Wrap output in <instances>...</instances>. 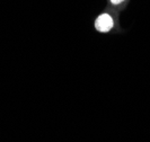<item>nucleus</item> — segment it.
Returning a JSON list of instances; mask_svg holds the SVG:
<instances>
[{"label": "nucleus", "mask_w": 150, "mask_h": 142, "mask_svg": "<svg viewBox=\"0 0 150 142\" xmlns=\"http://www.w3.org/2000/svg\"><path fill=\"white\" fill-rule=\"evenodd\" d=\"M114 26V20H113L112 16L110 14H102L96 18L95 22V28L100 32V33H107L113 28Z\"/></svg>", "instance_id": "obj_1"}, {"label": "nucleus", "mask_w": 150, "mask_h": 142, "mask_svg": "<svg viewBox=\"0 0 150 142\" xmlns=\"http://www.w3.org/2000/svg\"><path fill=\"white\" fill-rule=\"evenodd\" d=\"M123 1H125V0H111V2H112L113 5H120Z\"/></svg>", "instance_id": "obj_2"}]
</instances>
